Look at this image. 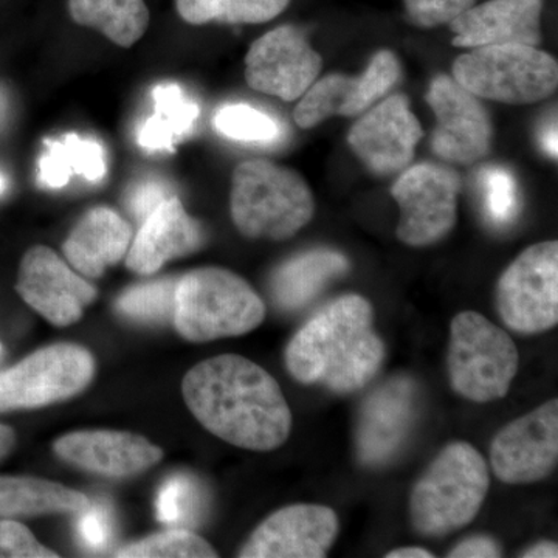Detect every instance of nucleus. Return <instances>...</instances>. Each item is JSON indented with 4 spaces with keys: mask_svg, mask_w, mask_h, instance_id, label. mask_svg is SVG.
I'll return each mask as SVG.
<instances>
[{
    "mask_svg": "<svg viewBox=\"0 0 558 558\" xmlns=\"http://www.w3.org/2000/svg\"><path fill=\"white\" fill-rule=\"evenodd\" d=\"M132 229L119 213L97 207L84 215L62 245L65 259L84 278L102 277L126 256Z\"/></svg>",
    "mask_w": 558,
    "mask_h": 558,
    "instance_id": "4be33fe9",
    "label": "nucleus"
},
{
    "mask_svg": "<svg viewBox=\"0 0 558 558\" xmlns=\"http://www.w3.org/2000/svg\"><path fill=\"white\" fill-rule=\"evenodd\" d=\"M476 0H403L407 17L422 28L449 25L454 17L475 5Z\"/></svg>",
    "mask_w": 558,
    "mask_h": 558,
    "instance_id": "f704fd0d",
    "label": "nucleus"
},
{
    "mask_svg": "<svg viewBox=\"0 0 558 558\" xmlns=\"http://www.w3.org/2000/svg\"><path fill=\"white\" fill-rule=\"evenodd\" d=\"M488 487L483 454L469 442H451L411 492V523L424 537H446L475 520Z\"/></svg>",
    "mask_w": 558,
    "mask_h": 558,
    "instance_id": "20e7f679",
    "label": "nucleus"
},
{
    "mask_svg": "<svg viewBox=\"0 0 558 558\" xmlns=\"http://www.w3.org/2000/svg\"><path fill=\"white\" fill-rule=\"evenodd\" d=\"M172 194L167 183L159 179L140 180L126 194V208L137 220H145L161 202L170 199Z\"/></svg>",
    "mask_w": 558,
    "mask_h": 558,
    "instance_id": "e433bc0d",
    "label": "nucleus"
},
{
    "mask_svg": "<svg viewBox=\"0 0 558 558\" xmlns=\"http://www.w3.org/2000/svg\"><path fill=\"white\" fill-rule=\"evenodd\" d=\"M70 17L94 28L123 49L137 44L149 28L145 0H69Z\"/></svg>",
    "mask_w": 558,
    "mask_h": 558,
    "instance_id": "a878e982",
    "label": "nucleus"
},
{
    "mask_svg": "<svg viewBox=\"0 0 558 558\" xmlns=\"http://www.w3.org/2000/svg\"><path fill=\"white\" fill-rule=\"evenodd\" d=\"M204 230L178 196L161 202L143 220L126 253L128 269L142 277L157 274L172 259L193 255L204 245Z\"/></svg>",
    "mask_w": 558,
    "mask_h": 558,
    "instance_id": "412c9836",
    "label": "nucleus"
},
{
    "mask_svg": "<svg viewBox=\"0 0 558 558\" xmlns=\"http://www.w3.org/2000/svg\"><path fill=\"white\" fill-rule=\"evenodd\" d=\"M424 130L411 112L405 95L385 97L362 113L348 135L352 153L377 175H391L409 168Z\"/></svg>",
    "mask_w": 558,
    "mask_h": 558,
    "instance_id": "dca6fc26",
    "label": "nucleus"
},
{
    "mask_svg": "<svg viewBox=\"0 0 558 558\" xmlns=\"http://www.w3.org/2000/svg\"><path fill=\"white\" fill-rule=\"evenodd\" d=\"M16 447V433L9 425L0 424V461H3Z\"/></svg>",
    "mask_w": 558,
    "mask_h": 558,
    "instance_id": "a19ab883",
    "label": "nucleus"
},
{
    "mask_svg": "<svg viewBox=\"0 0 558 558\" xmlns=\"http://www.w3.org/2000/svg\"><path fill=\"white\" fill-rule=\"evenodd\" d=\"M215 130L233 142L271 145L281 138L282 126L269 113L248 105H227L216 112Z\"/></svg>",
    "mask_w": 558,
    "mask_h": 558,
    "instance_id": "c756f323",
    "label": "nucleus"
},
{
    "mask_svg": "<svg viewBox=\"0 0 558 558\" xmlns=\"http://www.w3.org/2000/svg\"><path fill=\"white\" fill-rule=\"evenodd\" d=\"M89 349L58 343L33 352L0 373V413L35 410L81 395L94 380Z\"/></svg>",
    "mask_w": 558,
    "mask_h": 558,
    "instance_id": "6e6552de",
    "label": "nucleus"
},
{
    "mask_svg": "<svg viewBox=\"0 0 558 558\" xmlns=\"http://www.w3.org/2000/svg\"><path fill=\"white\" fill-rule=\"evenodd\" d=\"M557 461V399L510 422L492 440V470L506 484H531L548 478Z\"/></svg>",
    "mask_w": 558,
    "mask_h": 558,
    "instance_id": "2eb2a0df",
    "label": "nucleus"
},
{
    "mask_svg": "<svg viewBox=\"0 0 558 558\" xmlns=\"http://www.w3.org/2000/svg\"><path fill=\"white\" fill-rule=\"evenodd\" d=\"M3 190H5V179L0 175V194L3 193Z\"/></svg>",
    "mask_w": 558,
    "mask_h": 558,
    "instance_id": "37998d69",
    "label": "nucleus"
},
{
    "mask_svg": "<svg viewBox=\"0 0 558 558\" xmlns=\"http://www.w3.org/2000/svg\"><path fill=\"white\" fill-rule=\"evenodd\" d=\"M175 284V278H160L132 286L117 299V311L135 322H167L174 317Z\"/></svg>",
    "mask_w": 558,
    "mask_h": 558,
    "instance_id": "c85d7f7f",
    "label": "nucleus"
},
{
    "mask_svg": "<svg viewBox=\"0 0 558 558\" xmlns=\"http://www.w3.org/2000/svg\"><path fill=\"white\" fill-rule=\"evenodd\" d=\"M16 520H0V558H58Z\"/></svg>",
    "mask_w": 558,
    "mask_h": 558,
    "instance_id": "c9c22d12",
    "label": "nucleus"
},
{
    "mask_svg": "<svg viewBox=\"0 0 558 558\" xmlns=\"http://www.w3.org/2000/svg\"><path fill=\"white\" fill-rule=\"evenodd\" d=\"M427 102L436 117L432 148L447 163L473 165L492 146L490 117L476 95L457 80L438 75L429 84Z\"/></svg>",
    "mask_w": 558,
    "mask_h": 558,
    "instance_id": "f8f14e48",
    "label": "nucleus"
},
{
    "mask_svg": "<svg viewBox=\"0 0 558 558\" xmlns=\"http://www.w3.org/2000/svg\"><path fill=\"white\" fill-rule=\"evenodd\" d=\"M290 0H175V10L191 25L264 24L274 21Z\"/></svg>",
    "mask_w": 558,
    "mask_h": 558,
    "instance_id": "cd10ccee",
    "label": "nucleus"
},
{
    "mask_svg": "<svg viewBox=\"0 0 558 558\" xmlns=\"http://www.w3.org/2000/svg\"><path fill=\"white\" fill-rule=\"evenodd\" d=\"M459 189L458 174L449 167L418 163L405 168L391 189L400 208L399 240L411 247L444 240L457 223Z\"/></svg>",
    "mask_w": 558,
    "mask_h": 558,
    "instance_id": "9d476101",
    "label": "nucleus"
},
{
    "mask_svg": "<svg viewBox=\"0 0 558 558\" xmlns=\"http://www.w3.org/2000/svg\"><path fill=\"white\" fill-rule=\"evenodd\" d=\"M484 211L494 226L512 223L519 215V186L512 172L502 167H486L480 172Z\"/></svg>",
    "mask_w": 558,
    "mask_h": 558,
    "instance_id": "473e14b6",
    "label": "nucleus"
},
{
    "mask_svg": "<svg viewBox=\"0 0 558 558\" xmlns=\"http://www.w3.org/2000/svg\"><path fill=\"white\" fill-rule=\"evenodd\" d=\"M428 549L417 548V546H407V548H399L389 550L387 558H433Z\"/></svg>",
    "mask_w": 558,
    "mask_h": 558,
    "instance_id": "79ce46f5",
    "label": "nucleus"
},
{
    "mask_svg": "<svg viewBox=\"0 0 558 558\" xmlns=\"http://www.w3.org/2000/svg\"><path fill=\"white\" fill-rule=\"evenodd\" d=\"M120 558H213L215 548L185 527H174L131 543L113 554Z\"/></svg>",
    "mask_w": 558,
    "mask_h": 558,
    "instance_id": "7c9ffc66",
    "label": "nucleus"
},
{
    "mask_svg": "<svg viewBox=\"0 0 558 558\" xmlns=\"http://www.w3.org/2000/svg\"><path fill=\"white\" fill-rule=\"evenodd\" d=\"M543 0H487L475 3L450 22L453 46L464 49L542 43Z\"/></svg>",
    "mask_w": 558,
    "mask_h": 558,
    "instance_id": "aec40b11",
    "label": "nucleus"
},
{
    "mask_svg": "<svg viewBox=\"0 0 558 558\" xmlns=\"http://www.w3.org/2000/svg\"><path fill=\"white\" fill-rule=\"evenodd\" d=\"M339 517L319 505H293L271 513L242 546L241 558H323L337 535Z\"/></svg>",
    "mask_w": 558,
    "mask_h": 558,
    "instance_id": "f3484780",
    "label": "nucleus"
},
{
    "mask_svg": "<svg viewBox=\"0 0 558 558\" xmlns=\"http://www.w3.org/2000/svg\"><path fill=\"white\" fill-rule=\"evenodd\" d=\"M519 373V349L508 332L478 312H461L450 326L449 377L454 392L476 403L508 395Z\"/></svg>",
    "mask_w": 558,
    "mask_h": 558,
    "instance_id": "0eeeda50",
    "label": "nucleus"
},
{
    "mask_svg": "<svg viewBox=\"0 0 558 558\" xmlns=\"http://www.w3.org/2000/svg\"><path fill=\"white\" fill-rule=\"evenodd\" d=\"M521 557L527 558H557L558 557V548L556 543L553 542H539L537 545L532 546L527 550H524V554H521Z\"/></svg>",
    "mask_w": 558,
    "mask_h": 558,
    "instance_id": "ea45409f",
    "label": "nucleus"
},
{
    "mask_svg": "<svg viewBox=\"0 0 558 558\" xmlns=\"http://www.w3.org/2000/svg\"><path fill=\"white\" fill-rule=\"evenodd\" d=\"M182 392L193 416L231 446L271 451L289 439L292 413L278 381L242 355L201 362L186 373Z\"/></svg>",
    "mask_w": 558,
    "mask_h": 558,
    "instance_id": "f257e3e1",
    "label": "nucleus"
},
{
    "mask_svg": "<svg viewBox=\"0 0 558 558\" xmlns=\"http://www.w3.org/2000/svg\"><path fill=\"white\" fill-rule=\"evenodd\" d=\"M230 211L245 238L286 241L314 218L315 199L299 172L267 160H248L233 171Z\"/></svg>",
    "mask_w": 558,
    "mask_h": 558,
    "instance_id": "7ed1b4c3",
    "label": "nucleus"
},
{
    "mask_svg": "<svg viewBox=\"0 0 558 558\" xmlns=\"http://www.w3.org/2000/svg\"><path fill=\"white\" fill-rule=\"evenodd\" d=\"M2 110H3V97H2V92H0V116H2Z\"/></svg>",
    "mask_w": 558,
    "mask_h": 558,
    "instance_id": "c03bdc74",
    "label": "nucleus"
},
{
    "mask_svg": "<svg viewBox=\"0 0 558 558\" xmlns=\"http://www.w3.org/2000/svg\"><path fill=\"white\" fill-rule=\"evenodd\" d=\"M76 517L80 542L94 553H101L108 548L113 535L112 509L108 502L90 501V505Z\"/></svg>",
    "mask_w": 558,
    "mask_h": 558,
    "instance_id": "72a5a7b5",
    "label": "nucleus"
},
{
    "mask_svg": "<svg viewBox=\"0 0 558 558\" xmlns=\"http://www.w3.org/2000/svg\"><path fill=\"white\" fill-rule=\"evenodd\" d=\"M204 492L196 480L186 475L171 476L157 495V519L170 526H193L204 513Z\"/></svg>",
    "mask_w": 558,
    "mask_h": 558,
    "instance_id": "2f4dec72",
    "label": "nucleus"
},
{
    "mask_svg": "<svg viewBox=\"0 0 558 558\" xmlns=\"http://www.w3.org/2000/svg\"><path fill=\"white\" fill-rule=\"evenodd\" d=\"M53 450L68 464L112 480L140 475L163 459V450L143 436L113 429L68 433L54 440Z\"/></svg>",
    "mask_w": 558,
    "mask_h": 558,
    "instance_id": "6ab92c4d",
    "label": "nucleus"
},
{
    "mask_svg": "<svg viewBox=\"0 0 558 558\" xmlns=\"http://www.w3.org/2000/svg\"><path fill=\"white\" fill-rule=\"evenodd\" d=\"M40 156L39 183L46 189H62L70 179L81 175L89 182H100L108 172L106 150L100 142L83 138L78 134L46 140Z\"/></svg>",
    "mask_w": 558,
    "mask_h": 558,
    "instance_id": "393cba45",
    "label": "nucleus"
},
{
    "mask_svg": "<svg viewBox=\"0 0 558 558\" xmlns=\"http://www.w3.org/2000/svg\"><path fill=\"white\" fill-rule=\"evenodd\" d=\"M385 344L374 330V311L360 295H343L319 310L293 336L286 366L301 384L339 395L359 391L379 373Z\"/></svg>",
    "mask_w": 558,
    "mask_h": 558,
    "instance_id": "f03ea898",
    "label": "nucleus"
},
{
    "mask_svg": "<svg viewBox=\"0 0 558 558\" xmlns=\"http://www.w3.org/2000/svg\"><path fill=\"white\" fill-rule=\"evenodd\" d=\"M90 499L83 492L35 476H0V520L78 515Z\"/></svg>",
    "mask_w": 558,
    "mask_h": 558,
    "instance_id": "b1692460",
    "label": "nucleus"
},
{
    "mask_svg": "<svg viewBox=\"0 0 558 558\" xmlns=\"http://www.w3.org/2000/svg\"><path fill=\"white\" fill-rule=\"evenodd\" d=\"M453 78L473 95L505 105H532L557 89V61L538 47L497 44L475 47L453 64Z\"/></svg>",
    "mask_w": 558,
    "mask_h": 558,
    "instance_id": "423d86ee",
    "label": "nucleus"
},
{
    "mask_svg": "<svg viewBox=\"0 0 558 558\" xmlns=\"http://www.w3.org/2000/svg\"><path fill=\"white\" fill-rule=\"evenodd\" d=\"M417 388L409 377L381 384L363 402L355 432V449L368 468L387 464L409 438L416 421Z\"/></svg>",
    "mask_w": 558,
    "mask_h": 558,
    "instance_id": "a211bd4d",
    "label": "nucleus"
},
{
    "mask_svg": "<svg viewBox=\"0 0 558 558\" xmlns=\"http://www.w3.org/2000/svg\"><path fill=\"white\" fill-rule=\"evenodd\" d=\"M154 113L138 132V145L149 150H174L175 143L193 131L199 106L178 84H161L153 92Z\"/></svg>",
    "mask_w": 558,
    "mask_h": 558,
    "instance_id": "bb28decb",
    "label": "nucleus"
},
{
    "mask_svg": "<svg viewBox=\"0 0 558 558\" xmlns=\"http://www.w3.org/2000/svg\"><path fill=\"white\" fill-rule=\"evenodd\" d=\"M539 142H542L543 149L549 154L550 157L557 159V123L556 120L549 121L545 130L539 134Z\"/></svg>",
    "mask_w": 558,
    "mask_h": 558,
    "instance_id": "58836bf2",
    "label": "nucleus"
},
{
    "mask_svg": "<svg viewBox=\"0 0 558 558\" xmlns=\"http://www.w3.org/2000/svg\"><path fill=\"white\" fill-rule=\"evenodd\" d=\"M266 304L240 275L202 267L178 279L174 326L182 339L207 343L240 337L258 328Z\"/></svg>",
    "mask_w": 558,
    "mask_h": 558,
    "instance_id": "39448f33",
    "label": "nucleus"
},
{
    "mask_svg": "<svg viewBox=\"0 0 558 558\" xmlns=\"http://www.w3.org/2000/svg\"><path fill=\"white\" fill-rule=\"evenodd\" d=\"M502 556L501 546L497 539L488 535H473L458 543L450 550V558H497Z\"/></svg>",
    "mask_w": 558,
    "mask_h": 558,
    "instance_id": "4c0bfd02",
    "label": "nucleus"
},
{
    "mask_svg": "<svg viewBox=\"0 0 558 558\" xmlns=\"http://www.w3.org/2000/svg\"><path fill=\"white\" fill-rule=\"evenodd\" d=\"M497 310L508 328L539 333L558 323V242L531 245L498 281Z\"/></svg>",
    "mask_w": 558,
    "mask_h": 558,
    "instance_id": "1a4fd4ad",
    "label": "nucleus"
},
{
    "mask_svg": "<svg viewBox=\"0 0 558 558\" xmlns=\"http://www.w3.org/2000/svg\"><path fill=\"white\" fill-rule=\"evenodd\" d=\"M16 292L22 300L57 328H68L83 317L98 290L83 275L70 269L46 245L27 250L17 271Z\"/></svg>",
    "mask_w": 558,
    "mask_h": 558,
    "instance_id": "4468645a",
    "label": "nucleus"
},
{
    "mask_svg": "<svg viewBox=\"0 0 558 558\" xmlns=\"http://www.w3.org/2000/svg\"><path fill=\"white\" fill-rule=\"evenodd\" d=\"M402 65L392 51L374 54L360 75L330 73L315 81L293 110V119L303 130H311L330 117H360L398 86Z\"/></svg>",
    "mask_w": 558,
    "mask_h": 558,
    "instance_id": "9b49d317",
    "label": "nucleus"
},
{
    "mask_svg": "<svg viewBox=\"0 0 558 558\" xmlns=\"http://www.w3.org/2000/svg\"><path fill=\"white\" fill-rule=\"evenodd\" d=\"M348 270L347 256L336 250L315 248L300 253L271 275V296L281 310L299 311Z\"/></svg>",
    "mask_w": 558,
    "mask_h": 558,
    "instance_id": "5701e85b",
    "label": "nucleus"
},
{
    "mask_svg": "<svg viewBox=\"0 0 558 558\" xmlns=\"http://www.w3.org/2000/svg\"><path fill=\"white\" fill-rule=\"evenodd\" d=\"M323 69L318 51L300 28L282 25L260 36L245 57V80L252 89L295 101L317 81Z\"/></svg>",
    "mask_w": 558,
    "mask_h": 558,
    "instance_id": "ddd939ff",
    "label": "nucleus"
}]
</instances>
